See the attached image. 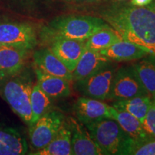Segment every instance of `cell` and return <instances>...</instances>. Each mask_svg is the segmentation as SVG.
<instances>
[{
    "label": "cell",
    "mask_w": 155,
    "mask_h": 155,
    "mask_svg": "<svg viewBox=\"0 0 155 155\" xmlns=\"http://www.w3.org/2000/svg\"><path fill=\"white\" fill-rule=\"evenodd\" d=\"M101 17L122 40L155 56V2L144 7L116 5L103 11Z\"/></svg>",
    "instance_id": "1"
},
{
    "label": "cell",
    "mask_w": 155,
    "mask_h": 155,
    "mask_svg": "<svg viewBox=\"0 0 155 155\" xmlns=\"http://www.w3.org/2000/svg\"><path fill=\"white\" fill-rule=\"evenodd\" d=\"M110 25L103 19L92 16L58 17L42 30V38L48 42L58 38L85 42L93 34Z\"/></svg>",
    "instance_id": "2"
},
{
    "label": "cell",
    "mask_w": 155,
    "mask_h": 155,
    "mask_svg": "<svg viewBox=\"0 0 155 155\" xmlns=\"http://www.w3.org/2000/svg\"><path fill=\"white\" fill-rule=\"evenodd\" d=\"M86 127L102 154H127L131 139L114 119H104Z\"/></svg>",
    "instance_id": "3"
},
{
    "label": "cell",
    "mask_w": 155,
    "mask_h": 155,
    "mask_svg": "<svg viewBox=\"0 0 155 155\" xmlns=\"http://www.w3.org/2000/svg\"><path fill=\"white\" fill-rule=\"evenodd\" d=\"M32 86L30 79L17 76L7 81L2 88L4 98L12 111L29 125L32 120L30 96Z\"/></svg>",
    "instance_id": "4"
},
{
    "label": "cell",
    "mask_w": 155,
    "mask_h": 155,
    "mask_svg": "<svg viewBox=\"0 0 155 155\" xmlns=\"http://www.w3.org/2000/svg\"><path fill=\"white\" fill-rule=\"evenodd\" d=\"M116 70L115 65L109 64L94 74L75 81V88L83 96L101 101L108 100Z\"/></svg>",
    "instance_id": "5"
},
{
    "label": "cell",
    "mask_w": 155,
    "mask_h": 155,
    "mask_svg": "<svg viewBox=\"0 0 155 155\" xmlns=\"http://www.w3.org/2000/svg\"><path fill=\"white\" fill-rule=\"evenodd\" d=\"M65 121L61 112L48 111L30 125V139L32 147L40 150L53 140Z\"/></svg>",
    "instance_id": "6"
},
{
    "label": "cell",
    "mask_w": 155,
    "mask_h": 155,
    "mask_svg": "<svg viewBox=\"0 0 155 155\" xmlns=\"http://www.w3.org/2000/svg\"><path fill=\"white\" fill-rule=\"evenodd\" d=\"M149 95L139 81L132 65L116 70L108 100L121 101Z\"/></svg>",
    "instance_id": "7"
},
{
    "label": "cell",
    "mask_w": 155,
    "mask_h": 155,
    "mask_svg": "<svg viewBox=\"0 0 155 155\" xmlns=\"http://www.w3.org/2000/svg\"><path fill=\"white\" fill-rule=\"evenodd\" d=\"M36 44L35 30L28 23H0V46H14L30 50Z\"/></svg>",
    "instance_id": "8"
},
{
    "label": "cell",
    "mask_w": 155,
    "mask_h": 155,
    "mask_svg": "<svg viewBox=\"0 0 155 155\" xmlns=\"http://www.w3.org/2000/svg\"><path fill=\"white\" fill-rule=\"evenodd\" d=\"M112 106L101 100L83 96L76 101L74 111L78 121L85 127L104 119H112Z\"/></svg>",
    "instance_id": "9"
},
{
    "label": "cell",
    "mask_w": 155,
    "mask_h": 155,
    "mask_svg": "<svg viewBox=\"0 0 155 155\" xmlns=\"http://www.w3.org/2000/svg\"><path fill=\"white\" fill-rule=\"evenodd\" d=\"M50 49L73 73L85 49V42L58 38L49 42Z\"/></svg>",
    "instance_id": "10"
},
{
    "label": "cell",
    "mask_w": 155,
    "mask_h": 155,
    "mask_svg": "<svg viewBox=\"0 0 155 155\" xmlns=\"http://www.w3.org/2000/svg\"><path fill=\"white\" fill-rule=\"evenodd\" d=\"M112 63V61L100 51L85 48L73 72V80L76 81L94 74Z\"/></svg>",
    "instance_id": "11"
},
{
    "label": "cell",
    "mask_w": 155,
    "mask_h": 155,
    "mask_svg": "<svg viewBox=\"0 0 155 155\" xmlns=\"http://www.w3.org/2000/svg\"><path fill=\"white\" fill-rule=\"evenodd\" d=\"M33 60L36 68L42 72L73 81V73L50 48H44L35 52Z\"/></svg>",
    "instance_id": "12"
},
{
    "label": "cell",
    "mask_w": 155,
    "mask_h": 155,
    "mask_svg": "<svg viewBox=\"0 0 155 155\" xmlns=\"http://www.w3.org/2000/svg\"><path fill=\"white\" fill-rule=\"evenodd\" d=\"M71 149L74 155H101L100 149L88 131L75 120L71 119Z\"/></svg>",
    "instance_id": "13"
},
{
    "label": "cell",
    "mask_w": 155,
    "mask_h": 155,
    "mask_svg": "<svg viewBox=\"0 0 155 155\" xmlns=\"http://www.w3.org/2000/svg\"><path fill=\"white\" fill-rule=\"evenodd\" d=\"M28 50L9 45L0 46V72L17 75L24 65Z\"/></svg>",
    "instance_id": "14"
},
{
    "label": "cell",
    "mask_w": 155,
    "mask_h": 155,
    "mask_svg": "<svg viewBox=\"0 0 155 155\" xmlns=\"http://www.w3.org/2000/svg\"><path fill=\"white\" fill-rule=\"evenodd\" d=\"M72 125L64 121L57 134L47 146L32 154L35 155H72L71 149Z\"/></svg>",
    "instance_id": "15"
},
{
    "label": "cell",
    "mask_w": 155,
    "mask_h": 155,
    "mask_svg": "<svg viewBox=\"0 0 155 155\" xmlns=\"http://www.w3.org/2000/svg\"><path fill=\"white\" fill-rule=\"evenodd\" d=\"M111 111L113 119L117 121L124 131L134 141H141L155 139L146 132L142 123L135 116L124 110L114 108L113 106Z\"/></svg>",
    "instance_id": "16"
},
{
    "label": "cell",
    "mask_w": 155,
    "mask_h": 155,
    "mask_svg": "<svg viewBox=\"0 0 155 155\" xmlns=\"http://www.w3.org/2000/svg\"><path fill=\"white\" fill-rule=\"evenodd\" d=\"M37 84L51 98L68 97L71 94V88L68 80L63 78L55 76L35 69Z\"/></svg>",
    "instance_id": "17"
},
{
    "label": "cell",
    "mask_w": 155,
    "mask_h": 155,
    "mask_svg": "<svg viewBox=\"0 0 155 155\" xmlns=\"http://www.w3.org/2000/svg\"><path fill=\"white\" fill-rule=\"evenodd\" d=\"M28 144L16 129L0 126V155H21L28 152Z\"/></svg>",
    "instance_id": "18"
},
{
    "label": "cell",
    "mask_w": 155,
    "mask_h": 155,
    "mask_svg": "<svg viewBox=\"0 0 155 155\" xmlns=\"http://www.w3.org/2000/svg\"><path fill=\"white\" fill-rule=\"evenodd\" d=\"M101 53L114 61H130L140 60L149 55L147 52L131 42L120 40Z\"/></svg>",
    "instance_id": "19"
},
{
    "label": "cell",
    "mask_w": 155,
    "mask_h": 155,
    "mask_svg": "<svg viewBox=\"0 0 155 155\" xmlns=\"http://www.w3.org/2000/svg\"><path fill=\"white\" fill-rule=\"evenodd\" d=\"M141 59L132 66L147 94L152 98L155 96V56L151 55Z\"/></svg>",
    "instance_id": "20"
},
{
    "label": "cell",
    "mask_w": 155,
    "mask_h": 155,
    "mask_svg": "<svg viewBox=\"0 0 155 155\" xmlns=\"http://www.w3.org/2000/svg\"><path fill=\"white\" fill-rule=\"evenodd\" d=\"M151 102L152 97L150 95H145L133 97L128 99L116 101L112 106L128 112L143 123L150 108Z\"/></svg>",
    "instance_id": "21"
},
{
    "label": "cell",
    "mask_w": 155,
    "mask_h": 155,
    "mask_svg": "<svg viewBox=\"0 0 155 155\" xmlns=\"http://www.w3.org/2000/svg\"><path fill=\"white\" fill-rule=\"evenodd\" d=\"M120 40H122L121 37L110 26L97 31L87 39L85 41V48L101 51Z\"/></svg>",
    "instance_id": "22"
},
{
    "label": "cell",
    "mask_w": 155,
    "mask_h": 155,
    "mask_svg": "<svg viewBox=\"0 0 155 155\" xmlns=\"http://www.w3.org/2000/svg\"><path fill=\"white\" fill-rule=\"evenodd\" d=\"M38 84L33 85L30 96L31 109H32V120L33 124L40 119L46 112L50 111L51 108V100Z\"/></svg>",
    "instance_id": "23"
},
{
    "label": "cell",
    "mask_w": 155,
    "mask_h": 155,
    "mask_svg": "<svg viewBox=\"0 0 155 155\" xmlns=\"http://www.w3.org/2000/svg\"><path fill=\"white\" fill-rule=\"evenodd\" d=\"M127 154L155 155V139L135 141L131 139Z\"/></svg>",
    "instance_id": "24"
},
{
    "label": "cell",
    "mask_w": 155,
    "mask_h": 155,
    "mask_svg": "<svg viewBox=\"0 0 155 155\" xmlns=\"http://www.w3.org/2000/svg\"><path fill=\"white\" fill-rule=\"evenodd\" d=\"M143 127L150 137L155 138V96L152 98L150 108L142 123Z\"/></svg>",
    "instance_id": "25"
},
{
    "label": "cell",
    "mask_w": 155,
    "mask_h": 155,
    "mask_svg": "<svg viewBox=\"0 0 155 155\" xmlns=\"http://www.w3.org/2000/svg\"><path fill=\"white\" fill-rule=\"evenodd\" d=\"M153 0H131V5L136 7H144L152 2Z\"/></svg>",
    "instance_id": "26"
},
{
    "label": "cell",
    "mask_w": 155,
    "mask_h": 155,
    "mask_svg": "<svg viewBox=\"0 0 155 155\" xmlns=\"http://www.w3.org/2000/svg\"><path fill=\"white\" fill-rule=\"evenodd\" d=\"M86 1H90V0H86Z\"/></svg>",
    "instance_id": "27"
}]
</instances>
